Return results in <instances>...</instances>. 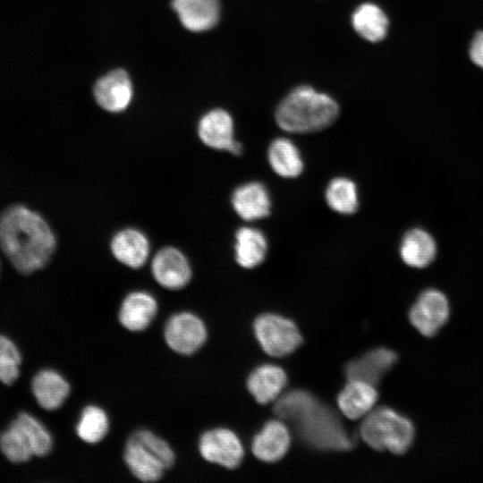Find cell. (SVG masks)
I'll return each instance as SVG.
<instances>
[{
    "mask_svg": "<svg viewBox=\"0 0 483 483\" xmlns=\"http://www.w3.org/2000/svg\"><path fill=\"white\" fill-rule=\"evenodd\" d=\"M56 238L46 219L22 205H14L0 215V249L21 274L43 268L51 259Z\"/></svg>",
    "mask_w": 483,
    "mask_h": 483,
    "instance_id": "1",
    "label": "cell"
},
{
    "mask_svg": "<svg viewBox=\"0 0 483 483\" xmlns=\"http://www.w3.org/2000/svg\"><path fill=\"white\" fill-rule=\"evenodd\" d=\"M274 411L293 424L300 437L311 447L346 451L353 446V439L337 414L309 392L285 394L275 402Z\"/></svg>",
    "mask_w": 483,
    "mask_h": 483,
    "instance_id": "2",
    "label": "cell"
},
{
    "mask_svg": "<svg viewBox=\"0 0 483 483\" xmlns=\"http://www.w3.org/2000/svg\"><path fill=\"white\" fill-rule=\"evenodd\" d=\"M339 114L338 103L330 95L301 85L290 91L275 109V122L284 131L307 133L332 124Z\"/></svg>",
    "mask_w": 483,
    "mask_h": 483,
    "instance_id": "3",
    "label": "cell"
},
{
    "mask_svg": "<svg viewBox=\"0 0 483 483\" xmlns=\"http://www.w3.org/2000/svg\"><path fill=\"white\" fill-rule=\"evenodd\" d=\"M360 433L362 440L371 448L401 454L411 446L414 428L407 418L395 411L378 407L363 418Z\"/></svg>",
    "mask_w": 483,
    "mask_h": 483,
    "instance_id": "4",
    "label": "cell"
},
{
    "mask_svg": "<svg viewBox=\"0 0 483 483\" xmlns=\"http://www.w3.org/2000/svg\"><path fill=\"white\" fill-rule=\"evenodd\" d=\"M254 331L265 352L273 357L291 354L301 343L296 325L275 314H263L254 322Z\"/></svg>",
    "mask_w": 483,
    "mask_h": 483,
    "instance_id": "5",
    "label": "cell"
},
{
    "mask_svg": "<svg viewBox=\"0 0 483 483\" xmlns=\"http://www.w3.org/2000/svg\"><path fill=\"white\" fill-rule=\"evenodd\" d=\"M208 331L204 322L197 315L182 311L171 316L164 328V337L174 352L191 355L205 343Z\"/></svg>",
    "mask_w": 483,
    "mask_h": 483,
    "instance_id": "6",
    "label": "cell"
},
{
    "mask_svg": "<svg viewBox=\"0 0 483 483\" xmlns=\"http://www.w3.org/2000/svg\"><path fill=\"white\" fill-rule=\"evenodd\" d=\"M150 271L155 281L167 290L182 289L192 277L188 258L174 246H165L154 254L150 261Z\"/></svg>",
    "mask_w": 483,
    "mask_h": 483,
    "instance_id": "7",
    "label": "cell"
},
{
    "mask_svg": "<svg viewBox=\"0 0 483 483\" xmlns=\"http://www.w3.org/2000/svg\"><path fill=\"white\" fill-rule=\"evenodd\" d=\"M197 132L208 148L233 155L242 152V145L234 138L233 117L225 109L216 108L206 113L199 121Z\"/></svg>",
    "mask_w": 483,
    "mask_h": 483,
    "instance_id": "8",
    "label": "cell"
},
{
    "mask_svg": "<svg viewBox=\"0 0 483 483\" xmlns=\"http://www.w3.org/2000/svg\"><path fill=\"white\" fill-rule=\"evenodd\" d=\"M199 451L206 461L227 469L238 467L244 455L239 437L224 428L204 432L199 441Z\"/></svg>",
    "mask_w": 483,
    "mask_h": 483,
    "instance_id": "9",
    "label": "cell"
},
{
    "mask_svg": "<svg viewBox=\"0 0 483 483\" xmlns=\"http://www.w3.org/2000/svg\"><path fill=\"white\" fill-rule=\"evenodd\" d=\"M448 317V301L443 292L436 289L421 292L409 313L412 326L425 336L436 335Z\"/></svg>",
    "mask_w": 483,
    "mask_h": 483,
    "instance_id": "10",
    "label": "cell"
},
{
    "mask_svg": "<svg viewBox=\"0 0 483 483\" xmlns=\"http://www.w3.org/2000/svg\"><path fill=\"white\" fill-rule=\"evenodd\" d=\"M97 105L110 113L124 111L132 98V85L127 72L115 69L95 84L93 89Z\"/></svg>",
    "mask_w": 483,
    "mask_h": 483,
    "instance_id": "11",
    "label": "cell"
},
{
    "mask_svg": "<svg viewBox=\"0 0 483 483\" xmlns=\"http://www.w3.org/2000/svg\"><path fill=\"white\" fill-rule=\"evenodd\" d=\"M110 250L119 263L127 267L138 269L142 267L149 258L150 242L142 231L127 227L113 235Z\"/></svg>",
    "mask_w": 483,
    "mask_h": 483,
    "instance_id": "12",
    "label": "cell"
},
{
    "mask_svg": "<svg viewBox=\"0 0 483 483\" xmlns=\"http://www.w3.org/2000/svg\"><path fill=\"white\" fill-rule=\"evenodd\" d=\"M231 203L235 213L246 221L267 216L272 205L267 188L258 181L247 182L235 188Z\"/></svg>",
    "mask_w": 483,
    "mask_h": 483,
    "instance_id": "13",
    "label": "cell"
},
{
    "mask_svg": "<svg viewBox=\"0 0 483 483\" xmlns=\"http://www.w3.org/2000/svg\"><path fill=\"white\" fill-rule=\"evenodd\" d=\"M157 309V301L152 294L146 291H134L123 300L118 318L127 330L140 332L151 324Z\"/></svg>",
    "mask_w": 483,
    "mask_h": 483,
    "instance_id": "14",
    "label": "cell"
},
{
    "mask_svg": "<svg viewBox=\"0 0 483 483\" xmlns=\"http://www.w3.org/2000/svg\"><path fill=\"white\" fill-rule=\"evenodd\" d=\"M396 360L397 355L393 351L374 349L348 363L345 375L348 380H360L376 386Z\"/></svg>",
    "mask_w": 483,
    "mask_h": 483,
    "instance_id": "15",
    "label": "cell"
},
{
    "mask_svg": "<svg viewBox=\"0 0 483 483\" xmlns=\"http://www.w3.org/2000/svg\"><path fill=\"white\" fill-rule=\"evenodd\" d=\"M375 386L360 380H348L337 397L340 411L352 420L366 417L374 409L378 397Z\"/></svg>",
    "mask_w": 483,
    "mask_h": 483,
    "instance_id": "16",
    "label": "cell"
},
{
    "mask_svg": "<svg viewBox=\"0 0 483 483\" xmlns=\"http://www.w3.org/2000/svg\"><path fill=\"white\" fill-rule=\"evenodd\" d=\"M172 6L182 24L191 31L210 30L219 20L218 0H173Z\"/></svg>",
    "mask_w": 483,
    "mask_h": 483,
    "instance_id": "17",
    "label": "cell"
},
{
    "mask_svg": "<svg viewBox=\"0 0 483 483\" xmlns=\"http://www.w3.org/2000/svg\"><path fill=\"white\" fill-rule=\"evenodd\" d=\"M290 443V433L285 424L280 420H270L253 438L251 449L258 460L274 462L287 453Z\"/></svg>",
    "mask_w": 483,
    "mask_h": 483,
    "instance_id": "18",
    "label": "cell"
},
{
    "mask_svg": "<svg viewBox=\"0 0 483 483\" xmlns=\"http://www.w3.org/2000/svg\"><path fill=\"white\" fill-rule=\"evenodd\" d=\"M124 462L131 472L140 480L153 482L160 479L165 466L146 445L131 436L124 448Z\"/></svg>",
    "mask_w": 483,
    "mask_h": 483,
    "instance_id": "19",
    "label": "cell"
},
{
    "mask_svg": "<svg viewBox=\"0 0 483 483\" xmlns=\"http://www.w3.org/2000/svg\"><path fill=\"white\" fill-rule=\"evenodd\" d=\"M351 22L355 32L363 39L377 43L386 37L389 19L385 11L377 4L362 3L353 11Z\"/></svg>",
    "mask_w": 483,
    "mask_h": 483,
    "instance_id": "20",
    "label": "cell"
},
{
    "mask_svg": "<svg viewBox=\"0 0 483 483\" xmlns=\"http://www.w3.org/2000/svg\"><path fill=\"white\" fill-rule=\"evenodd\" d=\"M286 383L287 377L282 368L265 364L250 374L247 387L258 403L266 404L278 398Z\"/></svg>",
    "mask_w": 483,
    "mask_h": 483,
    "instance_id": "21",
    "label": "cell"
},
{
    "mask_svg": "<svg viewBox=\"0 0 483 483\" xmlns=\"http://www.w3.org/2000/svg\"><path fill=\"white\" fill-rule=\"evenodd\" d=\"M32 392L43 409L54 411L60 408L67 399L70 385L57 371L43 369L32 380Z\"/></svg>",
    "mask_w": 483,
    "mask_h": 483,
    "instance_id": "22",
    "label": "cell"
},
{
    "mask_svg": "<svg viewBox=\"0 0 483 483\" xmlns=\"http://www.w3.org/2000/svg\"><path fill=\"white\" fill-rule=\"evenodd\" d=\"M233 249L237 264L244 268H253L264 261L268 244L262 231L242 226L235 232Z\"/></svg>",
    "mask_w": 483,
    "mask_h": 483,
    "instance_id": "23",
    "label": "cell"
},
{
    "mask_svg": "<svg viewBox=\"0 0 483 483\" xmlns=\"http://www.w3.org/2000/svg\"><path fill=\"white\" fill-rule=\"evenodd\" d=\"M399 251L406 265L422 268L434 260L436 254V244L434 238L427 231L413 228L403 235Z\"/></svg>",
    "mask_w": 483,
    "mask_h": 483,
    "instance_id": "24",
    "label": "cell"
},
{
    "mask_svg": "<svg viewBox=\"0 0 483 483\" xmlns=\"http://www.w3.org/2000/svg\"><path fill=\"white\" fill-rule=\"evenodd\" d=\"M267 160L273 171L284 178L299 176L304 167L298 147L286 137H277L270 142Z\"/></svg>",
    "mask_w": 483,
    "mask_h": 483,
    "instance_id": "25",
    "label": "cell"
},
{
    "mask_svg": "<svg viewBox=\"0 0 483 483\" xmlns=\"http://www.w3.org/2000/svg\"><path fill=\"white\" fill-rule=\"evenodd\" d=\"M325 199L329 208L340 214L354 213L359 206L356 183L345 176H336L327 184Z\"/></svg>",
    "mask_w": 483,
    "mask_h": 483,
    "instance_id": "26",
    "label": "cell"
},
{
    "mask_svg": "<svg viewBox=\"0 0 483 483\" xmlns=\"http://www.w3.org/2000/svg\"><path fill=\"white\" fill-rule=\"evenodd\" d=\"M0 449L13 462H24L35 455L30 436L16 419L1 434Z\"/></svg>",
    "mask_w": 483,
    "mask_h": 483,
    "instance_id": "27",
    "label": "cell"
},
{
    "mask_svg": "<svg viewBox=\"0 0 483 483\" xmlns=\"http://www.w3.org/2000/svg\"><path fill=\"white\" fill-rule=\"evenodd\" d=\"M109 429V419L106 411L97 405L86 406L76 425L78 436L88 444H96L104 439Z\"/></svg>",
    "mask_w": 483,
    "mask_h": 483,
    "instance_id": "28",
    "label": "cell"
},
{
    "mask_svg": "<svg viewBox=\"0 0 483 483\" xmlns=\"http://www.w3.org/2000/svg\"><path fill=\"white\" fill-rule=\"evenodd\" d=\"M29 434L35 455H47L53 447V438L47 428L34 416L21 412L15 419Z\"/></svg>",
    "mask_w": 483,
    "mask_h": 483,
    "instance_id": "29",
    "label": "cell"
},
{
    "mask_svg": "<svg viewBox=\"0 0 483 483\" xmlns=\"http://www.w3.org/2000/svg\"><path fill=\"white\" fill-rule=\"evenodd\" d=\"M21 362L17 346L8 337L0 335V381L6 385L13 384L19 376Z\"/></svg>",
    "mask_w": 483,
    "mask_h": 483,
    "instance_id": "30",
    "label": "cell"
},
{
    "mask_svg": "<svg viewBox=\"0 0 483 483\" xmlns=\"http://www.w3.org/2000/svg\"><path fill=\"white\" fill-rule=\"evenodd\" d=\"M131 436L149 448L161 460L166 469L171 468L174 463L175 454L170 445L153 432L140 429Z\"/></svg>",
    "mask_w": 483,
    "mask_h": 483,
    "instance_id": "31",
    "label": "cell"
},
{
    "mask_svg": "<svg viewBox=\"0 0 483 483\" xmlns=\"http://www.w3.org/2000/svg\"><path fill=\"white\" fill-rule=\"evenodd\" d=\"M469 56L476 66L483 69V30L478 31L472 38L469 47Z\"/></svg>",
    "mask_w": 483,
    "mask_h": 483,
    "instance_id": "32",
    "label": "cell"
},
{
    "mask_svg": "<svg viewBox=\"0 0 483 483\" xmlns=\"http://www.w3.org/2000/svg\"><path fill=\"white\" fill-rule=\"evenodd\" d=\"M0 270H1V264H0Z\"/></svg>",
    "mask_w": 483,
    "mask_h": 483,
    "instance_id": "33",
    "label": "cell"
}]
</instances>
